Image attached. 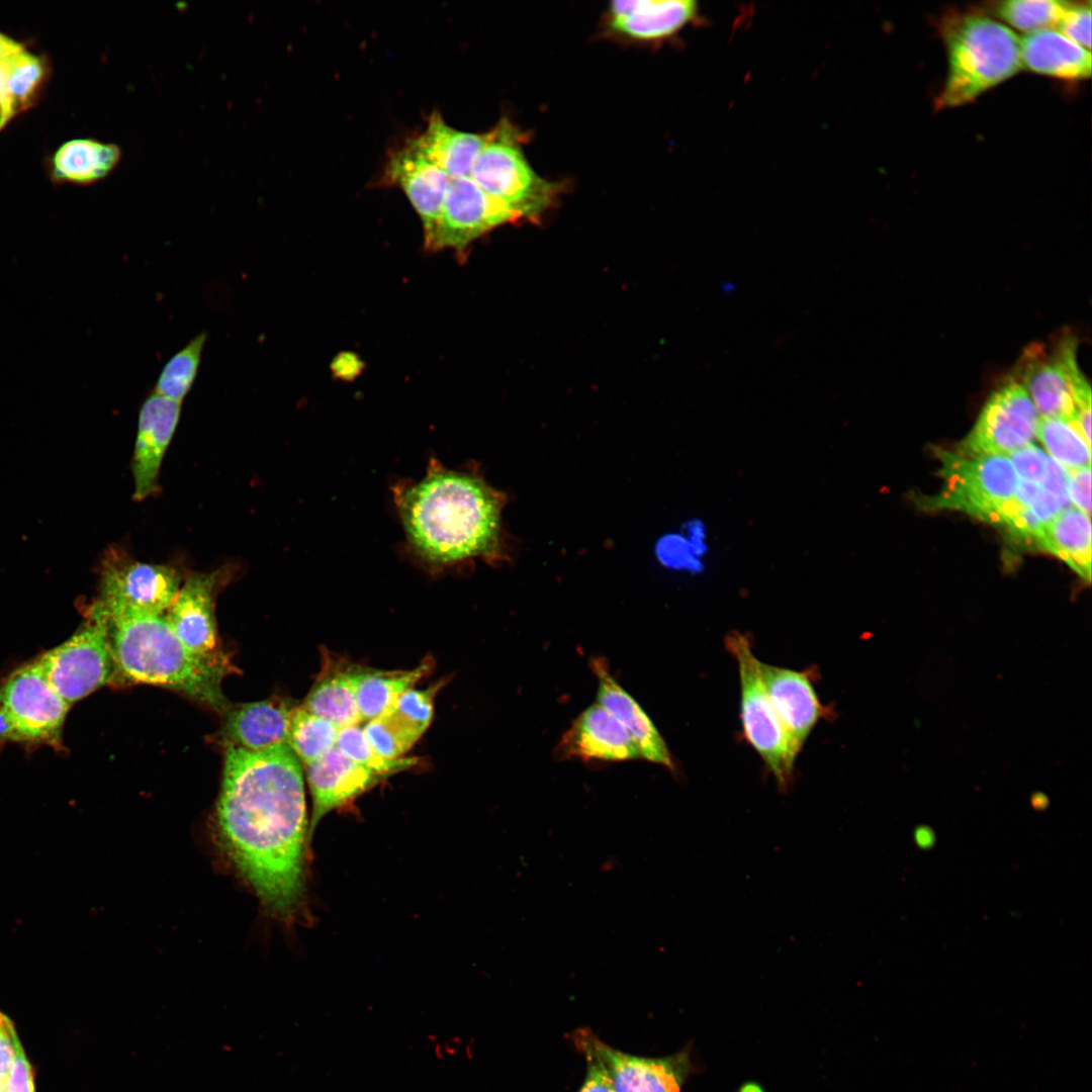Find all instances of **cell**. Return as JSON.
Returning a JSON list of instances; mask_svg holds the SVG:
<instances>
[{
    "label": "cell",
    "instance_id": "cell-1",
    "mask_svg": "<svg viewBox=\"0 0 1092 1092\" xmlns=\"http://www.w3.org/2000/svg\"><path fill=\"white\" fill-rule=\"evenodd\" d=\"M215 831L267 913L292 917L304 897L308 822L301 764L288 744L262 751L226 745Z\"/></svg>",
    "mask_w": 1092,
    "mask_h": 1092
},
{
    "label": "cell",
    "instance_id": "cell-2",
    "mask_svg": "<svg viewBox=\"0 0 1092 1092\" xmlns=\"http://www.w3.org/2000/svg\"><path fill=\"white\" fill-rule=\"evenodd\" d=\"M393 497L407 548L431 571L502 558L505 498L476 473L431 458L425 476L395 484Z\"/></svg>",
    "mask_w": 1092,
    "mask_h": 1092
},
{
    "label": "cell",
    "instance_id": "cell-3",
    "mask_svg": "<svg viewBox=\"0 0 1092 1092\" xmlns=\"http://www.w3.org/2000/svg\"><path fill=\"white\" fill-rule=\"evenodd\" d=\"M108 633L114 681L160 686L212 708H225L220 682L228 671L226 661L190 651L165 616L108 617Z\"/></svg>",
    "mask_w": 1092,
    "mask_h": 1092
},
{
    "label": "cell",
    "instance_id": "cell-4",
    "mask_svg": "<svg viewBox=\"0 0 1092 1092\" xmlns=\"http://www.w3.org/2000/svg\"><path fill=\"white\" fill-rule=\"evenodd\" d=\"M942 34L947 75L935 104L938 109L970 103L1022 68L1020 38L994 18L956 14L944 21Z\"/></svg>",
    "mask_w": 1092,
    "mask_h": 1092
},
{
    "label": "cell",
    "instance_id": "cell-5",
    "mask_svg": "<svg viewBox=\"0 0 1092 1092\" xmlns=\"http://www.w3.org/2000/svg\"><path fill=\"white\" fill-rule=\"evenodd\" d=\"M524 136L508 119L486 132L469 177L520 219L536 218L549 207L559 185L540 177L521 147Z\"/></svg>",
    "mask_w": 1092,
    "mask_h": 1092
},
{
    "label": "cell",
    "instance_id": "cell-6",
    "mask_svg": "<svg viewBox=\"0 0 1092 1092\" xmlns=\"http://www.w3.org/2000/svg\"><path fill=\"white\" fill-rule=\"evenodd\" d=\"M1016 379L1040 417L1071 423L1091 443V388L1077 362L1075 338L1063 337L1050 350L1028 348Z\"/></svg>",
    "mask_w": 1092,
    "mask_h": 1092
},
{
    "label": "cell",
    "instance_id": "cell-7",
    "mask_svg": "<svg viewBox=\"0 0 1092 1092\" xmlns=\"http://www.w3.org/2000/svg\"><path fill=\"white\" fill-rule=\"evenodd\" d=\"M725 646L738 665L744 737L774 776L779 790L786 793L793 781L797 754L765 690L760 661L750 640L738 631L727 634Z\"/></svg>",
    "mask_w": 1092,
    "mask_h": 1092
},
{
    "label": "cell",
    "instance_id": "cell-8",
    "mask_svg": "<svg viewBox=\"0 0 1092 1092\" xmlns=\"http://www.w3.org/2000/svg\"><path fill=\"white\" fill-rule=\"evenodd\" d=\"M943 484L925 504L930 509L959 510L996 525L1014 497L1019 478L1007 456L939 452Z\"/></svg>",
    "mask_w": 1092,
    "mask_h": 1092
},
{
    "label": "cell",
    "instance_id": "cell-9",
    "mask_svg": "<svg viewBox=\"0 0 1092 1092\" xmlns=\"http://www.w3.org/2000/svg\"><path fill=\"white\" fill-rule=\"evenodd\" d=\"M35 661L51 687L71 706L113 682L108 617L99 601L90 607L85 622L68 640Z\"/></svg>",
    "mask_w": 1092,
    "mask_h": 1092
},
{
    "label": "cell",
    "instance_id": "cell-10",
    "mask_svg": "<svg viewBox=\"0 0 1092 1092\" xmlns=\"http://www.w3.org/2000/svg\"><path fill=\"white\" fill-rule=\"evenodd\" d=\"M70 707L51 687L35 659L21 665L0 686V743L58 748Z\"/></svg>",
    "mask_w": 1092,
    "mask_h": 1092
},
{
    "label": "cell",
    "instance_id": "cell-11",
    "mask_svg": "<svg viewBox=\"0 0 1092 1092\" xmlns=\"http://www.w3.org/2000/svg\"><path fill=\"white\" fill-rule=\"evenodd\" d=\"M180 586L181 575L173 567L112 553L103 563L98 601L109 618L160 616Z\"/></svg>",
    "mask_w": 1092,
    "mask_h": 1092
},
{
    "label": "cell",
    "instance_id": "cell-12",
    "mask_svg": "<svg viewBox=\"0 0 1092 1092\" xmlns=\"http://www.w3.org/2000/svg\"><path fill=\"white\" fill-rule=\"evenodd\" d=\"M1039 418L1024 386L1011 377L990 395L958 453L1009 456L1031 444Z\"/></svg>",
    "mask_w": 1092,
    "mask_h": 1092
},
{
    "label": "cell",
    "instance_id": "cell-13",
    "mask_svg": "<svg viewBox=\"0 0 1092 1092\" xmlns=\"http://www.w3.org/2000/svg\"><path fill=\"white\" fill-rule=\"evenodd\" d=\"M519 219L488 196L469 176L452 178L447 187L429 251H464L495 226Z\"/></svg>",
    "mask_w": 1092,
    "mask_h": 1092
},
{
    "label": "cell",
    "instance_id": "cell-14",
    "mask_svg": "<svg viewBox=\"0 0 1092 1092\" xmlns=\"http://www.w3.org/2000/svg\"><path fill=\"white\" fill-rule=\"evenodd\" d=\"M450 180L414 138L392 153L386 164L383 181L399 187L406 195L422 220L425 246L433 237Z\"/></svg>",
    "mask_w": 1092,
    "mask_h": 1092
},
{
    "label": "cell",
    "instance_id": "cell-15",
    "mask_svg": "<svg viewBox=\"0 0 1092 1092\" xmlns=\"http://www.w3.org/2000/svg\"><path fill=\"white\" fill-rule=\"evenodd\" d=\"M760 673L793 750L798 755L816 724L831 712L820 702L810 670L799 671L760 661Z\"/></svg>",
    "mask_w": 1092,
    "mask_h": 1092
},
{
    "label": "cell",
    "instance_id": "cell-16",
    "mask_svg": "<svg viewBox=\"0 0 1092 1092\" xmlns=\"http://www.w3.org/2000/svg\"><path fill=\"white\" fill-rule=\"evenodd\" d=\"M585 1034L615 1092H680L691 1068L687 1052L662 1058L635 1056L606 1044L588 1029Z\"/></svg>",
    "mask_w": 1092,
    "mask_h": 1092
},
{
    "label": "cell",
    "instance_id": "cell-17",
    "mask_svg": "<svg viewBox=\"0 0 1092 1092\" xmlns=\"http://www.w3.org/2000/svg\"><path fill=\"white\" fill-rule=\"evenodd\" d=\"M181 415V401L156 392L143 402L132 456L133 497L142 500L157 491L159 472Z\"/></svg>",
    "mask_w": 1092,
    "mask_h": 1092
},
{
    "label": "cell",
    "instance_id": "cell-18",
    "mask_svg": "<svg viewBox=\"0 0 1092 1092\" xmlns=\"http://www.w3.org/2000/svg\"><path fill=\"white\" fill-rule=\"evenodd\" d=\"M218 573L189 575L166 612L165 618L181 642L196 655L222 657L217 650L214 596Z\"/></svg>",
    "mask_w": 1092,
    "mask_h": 1092
},
{
    "label": "cell",
    "instance_id": "cell-19",
    "mask_svg": "<svg viewBox=\"0 0 1092 1092\" xmlns=\"http://www.w3.org/2000/svg\"><path fill=\"white\" fill-rule=\"evenodd\" d=\"M445 685L440 680L425 690L410 689L382 715L363 728L374 750L385 759H398L428 729L434 714V700Z\"/></svg>",
    "mask_w": 1092,
    "mask_h": 1092
},
{
    "label": "cell",
    "instance_id": "cell-20",
    "mask_svg": "<svg viewBox=\"0 0 1092 1092\" xmlns=\"http://www.w3.org/2000/svg\"><path fill=\"white\" fill-rule=\"evenodd\" d=\"M558 759L624 761L639 750L624 726L604 707H587L572 722L555 749Z\"/></svg>",
    "mask_w": 1092,
    "mask_h": 1092
},
{
    "label": "cell",
    "instance_id": "cell-21",
    "mask_svg": "<svg viewBox=\"0 0 1092 1092\" xmlns=\"http://www.w3.org/2000/svg\"><path fill=\"white\" fill-rule=\"evenodd\" d=\"M306 776L312 799L309 839L329 812L365 793L384 778L356 763L336 746L306 765Z\"/></svg>",
    "mask_w": 1092,
    "mask_h": 1092
},
{
    "label": "cell",
    "instance_id": "cell-22",
    "mask_svg": "<svg viewBox=\"0 0 1092 1092\" xmlns=\"http://www.w3.org/2000/svg\"><path fill=\"white\" fill-rule=\"evenodd\" d=\"M590 666L599 682V704L628 731L640 756L673 770V760L662 736L641 706L611 674L607 661L593 658Z\"/></svg>",
    "mask_w": 1092,
    "mask_h": 1092
},
{
    "label": "cell",
    "instance_id": "cell-23",
    "mask_svg": "<svg viewBox=\"0 0 1092 1092\" xmlns=\"http://www.w3.org/2000/svg\"><path fill=\"white\" fill-rule=\"evenodd\" d=\"M697 3L691 0H626L610 6L609 23L618 33L637 40L672 35L694 19Z\"/></svg>",
    "mask_w": 1092,
    "mask_h": 1092
},
{
    "label": "cell",
    "instance_id": "cell-24",
    "mask_svg": "<svg viewBox=\"0 0 1092 1092\" xmlns=\"http://www.w3.org/2000/svg\"><path fill=\"white\" fill-rule=\"evenodd\" d=\"M291 711L281 703L264 700L238 706L228 713V745L262 751L288 744Z\"/></svg>",
    "mask_w": 1092,
    "mask_h": 1092
},
{
    "label": "cell",
    "instance_id": "cell-25",
    "mask_svg": "<svg viewBox=\"0 0 1092 1092\" xmlns=\"http://www.w3.org/2000/svg\"><path fill=\"white\" fill-rule=\"evenodd\" d=\"M1022 67L1066 80L1091 76V53L1054 28L1029 32L1020 38Z\"/></svg>",
    "mask_w": 1092,
    "mask_h": 1092
},
{
    "label": "cell",
    "instance_id": "cell-26",
    "mask_svg": "<svg viewBox=\"0 0 1092 1092\" xmlns=\"http://www.w3.org/2000/svg\"><path fill=\"white\" fill-rule=\"evenodd\" d=\"M414 139L420 149L452 179L469 176L485 142L486 132L458 130L450 126L440 112H433L425 130Z\"/></svg>",
    "mask_w": 1092,
    "mask_h": 1092
},
{
    "label": "cell",
    "instance_id": "cell-27",
    "mask_svg": "<svg viewBox=\"0 0 1092 1092\" xmlns=\"http://www.w3.org/2000/svg\"><path fill=\"white\" fill-rule=\"evenodd\" d=\"M1034 544L1063 560L1083 580L1090 582L1091 523L1089 516L1073 507L1062 511L1043 526Z\"/></svg>",
    "mask_w": 1092,
    "mask_h": 1092
},
{
    "label": "cell",
    "instance_id": "cell-28",
    "mask_svg": "<svg viewBox=\"0 0 1092 1092\" xmlns=\"http://www.w3.org/2000/svg\"><path fill=\"white\" fill-rule=\"evenodd\" d=\"M361 666L331 665L322 672L302 707L338 728L359 724L356 685Z\"/></svg>",
    "mask_w": 1092,
    "mask_h": 1092
},
{
    "label": "cell",
    "instance_id": "cell-29",
    "mask_svg": "<svg viewBox=\"0 0 1092 1092\" xmlns=\"http://www.w3.org/2000/svg\"><path fill=\"white\" fill-rule=\"evenodd\" d=\"M117 145L93 139H75L62 145L52 158L55 180L87 185L108 176L118 165Z\"/></svg>",
    "mask_w": 1092,
    "mask_h": 1092
},
{
    "label": "cell",
    "instance_id": "cell-30",
    "mask_svg": "<svg viewBox=\"0 0 1092 1092\" xmlns=\"http://www.w3.org/2000/svg\"><path fill=\"white\" fill-rule=\"evenodd\" d=\"M434 661L427 657L418 666L406 670H380L360 668L356 700L360 722L370 721L385 713L395 701L433 668Z\"/></svg>",
    "mask_w": 1092,
    "mask_h": 1092
},
{
    "label": "cell",
    "instance_id": "cell-31",
    "mask_svg": "<svg viewBox=\"0 0 1092 1092\" xmlns=\"http://www.w3.org/2000/svg\"><path fill=\"white\" fill-rule=\"evenodd\" d=\"M4 70L5 89L15 114L30 107L46 81L48 65L39 56L24 48L0 63Z\"/></svg>",
    "mask_w": 1092,
    "mask_h": 1092
},
{
    "label": "cell",
    "instance_id": "cell-32",
    "mask_svg": "<svg viewBox=\"0 0 1092 1092\" xmlns=\"http://www.w3.org/2000/svg\"><path fill=\"white\" fill-rule=\"evenodd\" d=\"M1036 436L1052 458L1068 471L1091 465V444L1071 423L1062 419L1040 417Z\"/></svg>",
    "mask_w": 1092,
    "mask_h": 1092
},
{
    "label": "cell",
    "instance_id": "cell-33",
    "mask_svg": "<svg viewBox=\"0 0 1092 1092\" xmlns=\"http://www.w3.org/2000/svg\"><path fill=\"white\" fill-rule=\"evenodd\" d=\"M339 728L302 706L291 711L288 745L306 766L336 746Z\"/></svg>",
    "mask_w": 1092,
    "mask_h": 1092
},
{
    "label": "cell",
    "instance_id": "cell-34",
    "mask_svg": "<svg viewBox=\"0 0 1092 1092\" xmlns=\"http://www.w3.org/2000/svg\"><path fill=\"white\" fill-rule=\"evenodd\" d=\"M206 340L207 333L201 332L176 352L158 375L154 392L182 402L197 377Z\"/></svg>",
    "mask_w": 1092,
    "mask_h": 1092
},
{
    "label": "cell",
    "instance_id": "cell-35",
    "mask_svg": "<svg viewBox=\"0 0 1092 1092\" xmlns=\"http://www.w3.org/2000/svg\"><path fill=\"white\" fill-rule=\"evenodd\" d=\"M1072 2L1058 0H1008L997 3L995 13L1018 30L1056 29Z\"/></svg>",
    "mask_w": 1092,
    "mask_h": 1092
},
{
    "label": "cell",
    "instance_id": "cell-36",
    "mask_svg": "<svg viewBox=\"0 0 1092 1092\" xmlns=\"http://www.w3.org/2000/svg\"><path fill=\"white\" fill-rule=\"evenodd\" d=\"M336 747L356 763L384 778L411 767V758L385 759L369 743L359 724L339 728Z\"/></svg>",
    "mask_w": 1092,
    "mask_h": 1092
},
{
    "label": "cell",
    "instance_id": "cell-37",
    "mask_svg": "<svg viewBox=\"0 0 1092 1092\" xmlns=\"http://www.w3.org/2000/svg\"><path fill=\"white\" fill-rule=\"evenodd\" d=\"M572 1038L586 1061V1075L578 1092H615L602 1059L587 1040L585 1029L576 1030Z\"/></svg>",
    "mask_w": 1092,
    "mask_h": 1092
},
{
    "label": "cell",
    "instance_id": "cell-38",
    "mask_svg": "<svg viewBox=\"0 0 1092 1092\" xmlns=\"http://www.w3.org/2000/svg\"><path fill=\"white\" fill-rule=\"evenodd\" d=\"M1056 29L1077 44L1091 49V3H1071Z\"/></svg>",
    "mask_w": 1092,
    "mask_h": 1092
},
{
    "label": "cell",
    "instance_id": "cell-39",
    "mask_svg": "<svg viewBox=\"0 0 1092 1092\" xmlns=\"http://www.w3.org/2000/svg\"><path fill=\"white\" fill-rule=\"evenodd\" d=\"M1020 480L1041 483L1050 457L1037 446L1028 444L1007 456Z\"/></svg>",
    "mask_w": 1092,
    "mask_h": 1092
},
{
    "label": "cell",
    "instance_id": "cell-40",
    "mask_svg": "<svg viewBox=\"0 0 1092 1092\" xmlns=\"http://www.w3.org/2000/svg\"><path fill=\"white\" fill-rule=\"evenodd\" d=\"M20 1043L13 1021L0 1011V1092H4Z\"/></svg>",
    "mask_w": 1092,
    "mask_h": 1092
},
{
    "label": "cell",
    "instance_id": "cell-41",
    "mask_svg": "<svg viewBox=\"0 0 1092 1092\" xmlns=\"http://www.w3.org/2000/svg\"><path fill=\"white\" fill-rule=\"evenodd\" d=\"M4 1092H35L32 1067L21 1043L17 1048Z\"/></svg>",
    "mask_w": 1092,
    "mask_h": 1092
},
{
    "label": "cell",
    "instance_id": "cell-42",
    "mask_svg": "<svg viewBox=\"0 0 1092 1092\" xmlns=\"http://www.w3.org/2000/svg\"><path fill=\"white\" fill-rule=\"evenodd\" d=\"M1068 493L1072 504L1090 517L1091 515V466L1069 471Z\"/></svg>",
    "mask_w": 1092,
    "mask_h": 1092
},
{
    "label": "cell",
    "instance_id": "cell-43",
    "mask_svg": "<svg viewBox=\"0 0 1092 1092\" xmlns=\"http://www.w3.org/2000/svg\"><path fill=\"white\" fill-rule=\"evenodd\" d=\"M14 115V109L5 89L4 70L0 64V130Z\"/></svg>",
    "mask_w": 1092,
    "mask_h": 1092
},
{
    "label": "cell",
    "instance_id": "cell-44",
    "mask_svg": "<svg viewBox=\"0 0 1092 1092\" xmlns=\"http://www.w3.org/2000/svg\"><path fill=\"white\" fill-rule=\"evenodd\" d=\"M23 48L22 43L0 32V63Z\"/></svg>",
    "mask_w": 1092,
    "mask_h": 1092
},
{
    "label": "cell",
    "instance_id": "cell-45",
    "mask_svg": "<svg viewBox=\"0 0 1092 1092\" xmlns=\"http://www.w3.org/2000/svg\"><path fill=\"white\" fill-rule=\"evenodd\" d=\"M740 1092H762L761 1088L756 1084H746L742 1087Z\"/></svg>",
    "mask_w": 1092,
    "mask_h": 1092
}]
</instances>
